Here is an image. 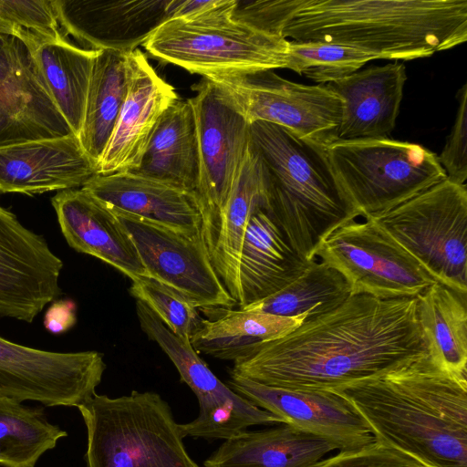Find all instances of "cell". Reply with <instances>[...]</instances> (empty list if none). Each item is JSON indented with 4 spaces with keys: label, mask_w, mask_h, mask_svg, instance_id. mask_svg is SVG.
<instances>
[{
    "label": "cell",
    "mask_w": 467,
    "mask_h": 467,
    "mask_svg": "<svg viewBox=\"0 0 467 467\" xmlns=\"http://www.w3.org/2000/svg\"><path fill=\"white\" fill-rule=\"evenodd\" d=\"M105 369L98 351H47L0 337V395L18 401L78 408L96 394Z\"/></svg>",
    "instance_id": "obj_14"
},
{
    "label": "cell",
    "mask_w": 467,
    "mask_h": 467,
    "mask_svg": "<svg viewBox=\"0 0 467 467\" xmlns=\"http://www.w3.org/2000/svg\"><path fill=\"white\" fill-rule=\"evenodd\" d=\"M227 386L284 420L285 423L322 435L352 451L375 441L354 406L330 390H297L264 385L230 373Z\"/></svg>",
    "instance_id": "obj_17"
},
{
    "label": "cell",
    "mask_w": 467,
    "mask_h": 467,
    "mask_svg": "<svg viewBox=\"0 0 467 467\" xmlns=\"http://www.w3.org/2000/svg\"><path fill=\"white\" fill-rule=\"evenodd\" d=\"M234 0H209L164 22L145 42L163 63L204 77L285 68L288 39L233 17Z\"/></svg>",
    "instance_id": "obj_5"
},
{
    "label": "cell",
    "mask_w": 467,
    "mask_h": 467,
    "mask_svg": "<svg viewBox=\"0 0 467 467\" xmlns=\"http://www.w3.org/2000/svg\"><path fill=\"white\" fill-rule=\"evenodd\" d=\"M417 298L429 356L441 368L467 377V294L436 282Z\"/></svg>",
    "instance_id": "obj_30"
},
{
    "label": "cell",
    "mask_w": 467,
    "mask_h": 467,
    "mask_svg": "<svg viewBox=\"0 0 467 467\" xmlns=\"http://www.w3.org/2000/svg\"><path fill=\"white\" fill-rule=\"evenodd\" d=\"M51 203L75 251L107 263L130 280L148 275L129 233L108 204L82 188L59 191Z\"/></svg>",
    "instance_id": "obj_21"
},
{
    "label": "cell",
    "mask_w": 467,
    "mask_h": 467,
    "mask_svg": "<svg viewBox=\"0 0 467 467\" xmlns=\"http://www.w3.org/2000/svg\"><path fill=\"white\" fill-rule=\"evenodd\" d=\"M78 409L88 433L87 467H201L188 454L181 424L158 393H96Z\"/></svg>",
    "instance_id": "obj_6"
},
{
    "label": "cell",
    "mask_w": 467,
    "mask_h": 467,
    "mask_svg": "<svg viewBox=\"0 0 467 467\" xmlns=\"http://www.w3.org/2000/svg\"><path fill=\"white\" fill-rule=\"evenodd\" d=\"M180 0H53L60 27L88 49L130 53L144 45Z\"/></svg>",
    "instance_id": "obj_18"
},
{
    "label": "cell",
    "mask_w": 467,
    "mask_h": 467,
    "mask_svg": "<svg viewBox=\"0 0 467 467\" xmlns=\"http://www.w3.org/2000/svg\"><path fill=\"white\" fill-rule=\"evenodd\" d=\"M99 50L82 48L67 37L36 41L35 58L50 95L73 134L79 137L95 57Z\"/></svg>",
    "instance_id": "obj_29"
},
{
    "label": "cell",
    "mask_w": 467,
    "mask_h": 467,
    "mask_svg": "<svg viewBox=\"0 0 467 467\" xmlns=\"http://www.w3.org/2000/svg\"><path fill=\"white\" fill-rule=\"evenodd\" d=\"M251 124L264 121L327 145L336 140L343 101L326 84L290 81L272 69L204 77Z\"/></svg>",
    "instance_id": "obj_9"
},
{
    "label": "cell",
    "mask_w": 467,
    "mask_h": 467,
    "mask_svg": "<svg viewBox=\"0 0 467 467\" xmlns=\"http://www.w3.org/2000/svg\"><path fill=\"white\" fill-rule=\"evenodd\" d=\"M350 296L345 277L325 262L315 259L288 285L241 309L288 317L306 314L311 318L334 310Z\"/></svg>",
    "instance_id": "obj_32"
},
{
    "label": "cell",
    "mask_w": 467,
    "mask_h": 467,
    "mask_svg": "<svg viewBox=\"0 0 467 467\" xmlns=\"http://www.w3.org/2000/svg\"><path fill=\"white\" fill-rule=\"evenodd\" d=\"M67 435L42 410L0 395V464L35 467L40 456Z\"/></svg>",
    "instance_id": "obj_33"
},
{
    "label": "cell",
    "mask_w": 467,
    "mask_h": 467,
    "mask_svg": "<svg viewBox=\"0 0 467 467\" xmlns=\"http://www.w3.org/2000/svg\"><path fill=\"white\" fill-rule=\"evenodd\" d=\"M315 257L338 271L351 295L416 296L436 281L372 221L353 220L331 233Z\"/></svg>",
    "instance_id": "obj_10"
},
{
    "label": "cell",
    "mask_w": 467,
    "mask_h": 467,
    "mask_svg": "<svg viewBox=\"0 0 467 467\" xmlns=\"http://www.w3.org/2000/svg\"><path fill=\"white\" fill-rule=\"evenodd\" d=\"M110 208L150 277L179 291L202 310L236 305L213 268L202 230L184 231Z\"/></svg>",
    "instance_id": "obj_11"
},
{
    "label": "cell",
    "mask_w": 467,
    "mask_h": 467,
    "mask_svg": "<svg viewBox=\"0 0 467 467\" xmlns=\"http://www.w3.org/2000/svg\"><path fill=\"white\" fill-rule=\"evenodd\" d=\"M311 261L293 248L265 209L263 198L251 213L243 239L237 305L242 308L278 292L296 280Z\"/></svg>",
    "instance_id": "obj_23"
},
{
    "label": "cell",
    "mask_w": 467,
    "mask_h": 467,
    "mask_svg": "<svg viewBox=\"0 0 467 467\" xmlns=\"http://www.w3.org/2000/svg\"><path fill=\"white\" fill-rule=\"evenodd\" d=\"M406 79L404 64L394 61L326 84L343 101L336 140L389 138L396 125Z\"/></svg>",
    "instance_id": "obj_22"
},
{
    "label": "cell",
    "mask_w": 467,
    "mask_h": 467,
    "mask_svg": "<svg viewBox=\"0 0 467 467\" xmlns=\"http://www.w3.org/2000/svg\"><path fill=\"white\" fill-rule=\"evenodd\" d=\"M428 355L417 296L359 294L261 344L230 373L271 387L331 391Z\"/></svg>",
    "instance_id": "obj_1"
},
{
    "label": "cell",
    "mask_w": 467,
    "mask_h": 467,
    "mask_svg": "<svg viewBox=\"0 0 467 467\" xmlns=\"http://www.w3.org/2000/svg\"><path fill=\"white\" fill-rule=\"evenodd\" d=\"M281 34L413 60L466 42L467 0H299Z\"/></svg>",
    "instance_id": "obj_3"
},
{
    "label": "cell",
    "mask_w": 467,
    "mask_h": 467,
    "mask_svg": "<svg viewBox=\"0 0 467 467\" xmlns=\"http://www.w3.org/2000/svg\"><path fill=\"white\" fill-rule=\"evenodd\" d=\"M331 169L358 216L381 213L447 179L437 155L389 138L334 140L325 146Z\"/></svg>",
    "instance_id": "obj_7"
},
{
    "label": "cell",
    "mask_w": 467,
    "mask_h": 467,
    "mask_svg": "<svg viewBox=\"0 0 467 467\" xmlns=\"http://www.w3.org/2000/svg\"><path fill=\"white\" fill-rule=\"evenodd\" d=\"M263 198L261 166L250 142L227 201L213 227L203 235L213 268L236 304L243 239L251 213Z\"/></svg>",
    "instance_id": "obj_27"
},
{
    "label": "cell",
    "mask_w": 467,
    "mask_h": 467,
    "mask_svg": "<svg viewBox=\"0 0 467 467\" xmlns=\"http://www.w3.org/2000/svg\"><path fill=\"white\" fill-rule=\"evenodd\" d=\"M130 295L146 305L175 335L191 339L203 318L198 307L179 291L148 275L131 279Z\"/></svg>",
    "instance_id": "obj_35"
},
{
    "label": "cell",
    "mask_w": 467,
    "mask_h": 467,
    "mask_svg": "<svg viewBox=\"0 0 467 467\" xmlns=\"http://www.w3.org/2000/svg\"><path fill=\"white\" fill-rule=\"evenodd\" d=\"M379 55L352 46L320 41H288L285 68L318 83L339 80Z\"/></svg>",
    "instance_id": "obj_34"
},
{
    "label": "cell",
    "mask_w": 467,
    "mask_h": 467,
    "mask_svg": "<svg viewBox=\"0 0 467 467\" xmlns=\"http://www.w3.org/2000/svg\"><path fill=\"white\" fill-rule=\"evenodd\" d=\"M81 188L112 208L184 231L202 230L196 200L158 181L124 171L97 174Z\"/></svg>",
    "instance_id": "obj_25"
},
{
    "label": "cell",
    "mask_w": 467,
    "mask_h": 467,
    "mask_svg": "<svg viewBox=\"0 0 467 467\" xmlns=\"http://www.w3.org/2000/svg\"><path fill=\"white\" fill-rule=\"evenodd\" d=\"M62 268L44 236L0 206V317L33 322L62 295Z\"/></svg>",
    "instance_id": "obj_16"
},
{
    "label": "cell",
    "mask_w": 467,
    "mask_h": 467,
    "mask_svg": "<svg viewBox=\"0 0 467 467\" xmlns=\"http://www.w3.org/2000/svg\"><path fill=\"white\" fill-rule=\"evenodd\" d=\"M33 37L0 32V147L73 134L35 58Z\"/></svg>",
    "instance_id": "obj_15"
},
{
    "label": "cell",
    "mask_w": 467,
    "mask_h": 467,
    "mask_svg": "<svg viewBox=\"0 0 467 467\" xmlns=\"http://www.w3.org/2000/svg\"><path fill=\"white\" fill-rule=\"evenodd\" d=\"M192 89L196 95L188 99L197 131L196 202L203 236L214 224L241 169L250 144V124L207 79Z\"/></svg>",
    "instance_id": "obj_13"
},
{
    "label": "cell",
    "mask_w": 467,
    "mask_h": 467,
    "mask_svg": "<svg viewBox=\"0 0 467 467\" xmlns=\"http://www.w3.org/2000/svg\"><path fill=\"white\" fill-rule=\"evenodd\" d=\"M0 32L1 33H6V34H13L21 36V34L16 31L13 27H11L9 25L5 23L0 19Z\"/></svg>",
    "instance_id": "obj_41"
},
{
    "label": "cell",
    "mask_w": 467,
    "mask_h": 467,
    "mask_svg": "<svg viewBox=\"0 0 467 467\" xmlns=\"http://www.w3.org/2000/svg\"><path fill=\"white\" fill-rule=\"evenodd\" d=\"M249 131L261 166L265 209L298 254L317 259L321 243L358 217L331 169L326 145L264 121L251 123Z\"/></svg>",
    "instance_id": "obj_4"
},
{
    "label": "cell",
    "mask_w": 467,
    "mask_h": 467,
    "mask_svg": "<svg viewBox=\"0 0 467 467\" xmlns=\"http://www.w3.org/2000/svg\"><path fill=\"white\" fill-rule=\"evenodd\" d=\"M138 319L142 331L161 347L177 368L181 380L197 397V418L181 424L185 437L227 440L251 426L285 423L223 383L199 357L190 339L171 332L151 310L145 309Z\"/></svg>",
    "instance_id": "obj_12"
},
{
    "label": "cell",
    "mask_w": 467,
    "mask_h": 467,
    "mask_svg": "<svg viewBox=\"0 0 467 467\" xmlns=\"http://www.w3.org/2000/svg\"><path fill=\"white\" fill-rule=\"evenodd\" d=\"M365 219L411 255L436 282L467 294V187L450 179Z\"/></svg>",
    "instance_id": "obj_8"
},
{
    "label": "cell",
    "mask_w": 467,
    "mask_h": 467,
    "mask_svg": "<svg viewBox=\"0 0 467 467\" xmlns=\"http://www.w3.org/2000/svg\"><path fill=\"white\" fill-rule=\"evenodd\" d=\"M341 448L322 435L288 423L258 431H244L227 440L203 467H313Z\"/></svg>",
    "instance_id": "obj_24"
},
{
    "label": "cell",
    "mask_w": 467,
    "mask_h": 467,
    "mask_svg": "<svg viewBox=\"0 0 467 467\" xmlns=\"http://www.w3.org/2000/svg\"><path fill=\"white\" fill-rule=\"evenodd\" d=\"M215 319H202L190 339L196 352L234 362L254 354L265 342L283 337L308 318L306 314L288 317L265 312L219 309Z\"/></svg>",
    "instance_id": "obj_28"
},
{
    "label": "cell",
    "mask_w": 467,
    "mask_h": 467,
    "mask_svg": "<svg viewBox=\"0 0 467 467\" xmlns=\"http://www.w3.org/2000/svg\"><path fill=\"white\" fill-rule=\"evenodd\" d=\"M331 391L354 406L376 441L427 467H467V377L429 355Z\"/></svg>",
    "instance_id": "obj_2"
},
{
    "label": "cell",
    "mask_w": 467,
    "mask_h": 467,
    "mask_svg": "<svg viewBox=\"0 0 467 467\" xmlns=\"http://www.w3.org/2000/svg\"><path fill=\"white\" fill-rule=\"evenodd\" d=\"M51 303L45 313V328L54 335L63 334L77 322L76 304L71 299H58Z\"/></svg>",
    "instance_id": "obj_40"
},
{
    "label": "cell",
    "mask_w": 467,
    "mask_h": 467,
    "mask_svg": "<svg viewBox=\"0 0 467 467\" xmlns=\"http://www.w3.org/2000/svg\"><path fill=\"white\" fill-rule=\"evenodd\" d=\"M97 174L74 134L0 147V193L77 189Z\"/></svg>",
    "instance_id": "obj_20"
},
{
    "label": "cell",
    "mask_w": 467,
    "mask_h": 467,
    "mask_svg": "<svg viewBox=\"0 0 467 467\" xmlns=\"http://www.w3.org/2000/svg\"><path fill=\"white\" fill-rule=\"evenodd\" d=\"M126 54L99 50L94 60L78 140L96 166L110 139L128 91Z\"/></svg>",
    "instance_id": "obj_31"
},
{
    "label": "cell",
    "mask_w": 467,
    "mask_h": 467,
    "mask_svg": "<svg viewBox=\"0 0 467 467\" xmlns=\"http://www.w3.org/2000/svg\"><path fill=\"white\" fill-rule=\"evenodd\" d=\"M0 19L18 33H27L37 40L66 36L60 30L53 0H0Z\"/></svg>",
    "instance_id": "obj_36"
},
{
    "label": "cell",
    "mask_w": 467,
    "mask_h": 467,
    "mask_svg": "<svg viewBox=\"0 0 467 467\" xmlns=\"http://www.w3.org/2000/svg\"><path fill=\"white\" fill-rule=\"evenodd\" d=\"M313 467H427L411 456L384 443H373L352 451H339Z\"/></svg>",
    "instance_id": "obj_38"
},
{
    "label": "cell",
    "mask_w": 467,
    "mask_h": 467,
    "mask_svg": "<svg viewBox=\"0 0 467 467\" xmlns=\"http://www.w3.org/2000/svg\"><path fill=\"white\" fill-rule=\"evenodd\" d=\"M126 57L128 91L97 166L100 175L136 170L160 118L179 99L174 88L157 74L140 49Z\"/></svg>",
    "instance_id": "obj_19"
},
{
    "label": "cell",
    "mask_w": 467,
    "mask_h": 467,
    "mask_svg": "<svg viewBox=\"0 0 467 467\" xmlns=\"http://www.w3.org/2000/svg\"><path fill=\"white\" fill-rule=\"evenodd\" d=\"M299 0H234L233 17L260 31L281 36Z\"/></svg>",
    "instance_id": "obj_39"
},
{
    "label": "cell",
    "mask_w": 467,
    "mask_h": 467,
    "mask_svg": "<svg viewBox=\"0 0 467 467\" xmlns=\"http://www.w3.org/2000/svg\"><path fill=\"white\" fill-rule=\"evenodd\" d=\"M458 109L450 135L438 161L451 181L465 184L467 179V85L458 91Z\"/></svg>",
    "instance_id": "obj_37"
},
{
    "label": "cell",
    "mask_w": 467,
    "mask_h": 467,
    "mask_svg": "<svg viewBox=\"0 0 467 467\" xmlns=\"http://www.w3.org/2000/svg\"><path fill=\"white\" fill-rule=\"evenodd\" d=\"M130 172L174 187L196 200L198 140L189 99H178L163 112L139 167Z\"/></svg>",
    "instance_id": "obj_26"
}]
</instances>
